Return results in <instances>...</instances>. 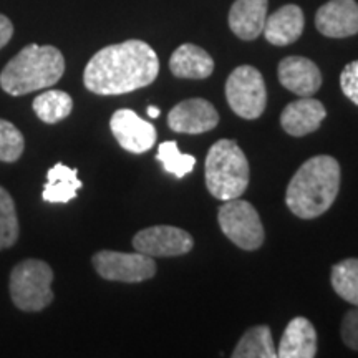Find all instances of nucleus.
<instances>
[{
  "mask_svg": "<svg viewBox=\"0 0 358 358\" xmlns=\"http://www.w3.org/2000/svg\"><path fill=\"white\" fill-rule=\"evenodd\" d=\"M19 239V219L15 204L7 189L0 186V249L12 248Z\"/></svg>",
  "mask_w": 358,
  "mask_h": 358,
  "instance_id": "b1692460",
  "label": "nucleus"
},
{
  "mask_svg": "<svg viewBox=\"0 0 358 358\" xmlns=\"http://www.w3.org/2000/svg\"><path fill=\"white\" fill-rule=\"evenodd\" d=\"M340 164L329 155L313 156L290 179L285 204L301 219H315L329 211L340 191Z\"/></svg>",
  "mask_w": 358,
  "mask_h": 358,
  "instance_id": "f03ea898",
  "label": "nucleus"
},
{
  "mask_svg": "<svg viewBox=\"0 0 358 358\" xmlns=\"http://www.w3.org/2000/svg\"><path fill=\"white\" fill-rule=\"evenodd\" d=\"M340 88L352 103L358 106V60L348 64L340 73Z\"/></svg>",
  "mask_w": 358,
  "mask_h": 358,
  "instance_id": "a878e982",
  "label": "nucleus"
},
{
  "mask_svg": "<svg viewBox=\"0 0 358 358\" xmlns=\"http://www.w3.org/2000/svg\"><path fill=\"white\" fill-rule=\"evenodd\" d=\"M279 82L299 96H312L322 87V71L306 57H285L279 64Z\"/></svg>",
  "mask_w": 358,
  "mask_h": 358,
  "instance_id": "ddd939ff",
  "label": "nucleus"
},
{
  "mask_svg": "<svg viewBox=\"0 0 358 358\" xmlns=\"http://www.w3.org/2000/svg\"><path fill=\"white\" fill-rule=\"evenodd\" d=\"M12 35H13L12 22L8 20L6 15L0 13V48H3L8 42H10Z\"/></svg>",
  "mask_w": 358,
  "mask_h": 358,
  "instance_id": "cd10ccee",
  "label": "nucleus"
},
{
  "mask_svg": "<svg viewBox=\"0 0 358 358\" xmlns=\"http://www.w3.org/2000/svg\"><path fill=\"white\" fill-rule=\"evenodd\" d=\"M169 70L178 78L203 80L213 75L214 60L198 45L182 43L169 58Z\"/></svg>",
  "mask_w": 358,
  "mask_h": 358,
  "instance_id": "a211bd4d",
  "label": "nucleus"
},
{
  "mask_svg": "<svg viewBox=\"0 0 358 358\" xmlns=\"http://www.w3.org/2000/svg\"><path fill=\"white\" fill-rule=\"evenodd\" d=\"M342 340L352 350L358 352V307L345 313L342 320Z\"/></svg>",
  "mask_w": 358,
  "mask_h": 358,
  "instance_id": "bb28decb",
  "label": "nucleus"
},
{
  "mask_svg": "<svg viewBox=\"0 0 358 358\" xmlns=\"http://www.w3.org/2000/svg\"><path fill=\"white\" fill-rule=\"evenodd\" d=\"M156 159L163 164L164 171L176 178H185L196 166V158L191 155L181 153L176 141H164L158 148Z\"/></svg>",
  "mask_w": 358,
  "mask_h": 358,
  "instance_id": "5701e85b",
  "label": "nucleus"
},
{
  "mask_svg": "<svg viewBox=\"0 0 358 358\" xmlns=\"http://www.w3.org/2000/svg\"><path fill=\"white\" fill-rule=\"evenodd\" d=\"M82 186V181L78 179V169L58 163L48 169L42 198L52 204H66L77 198Z\"/></svg>",
  "mask_w": 358,
  "mask_h": 358,
  "instance_id": "6ab92c4d",
  "label": "nucleus"
},
{
  "mask_svg": "<svg viewBox=\"0 0 358 358\" xmlns=\"http://www.w3.org/2000/svg\"><path fill=\"white\" fill-rule=\"evenodd\" d=\"M204 178L208 191L219 201L241 198L248 189L249 161L234 140H219L209 148L204 163Z\"/></svg>",
  "mask_w": 358,
  "mask_h": 358,
  "instance_id": "20e7f679",
  "label": "nucleus"
},
{
  "mask_svg": "<svg viewBox=\"0 0 358 358\" xmlns=\"http://www.w3.org/2000/svg\"><path fill=\"white\" fill-rule=\"evenodd\" d=\"M110 128L118 145L134 155H143L155 146L156 128L140 118L133 110L115 111L110 120Z\"/></svg>",
  "mask_w": 358,
  "mask_h": 358,
  "instance_id": "9d476101",
  "label": "nucleus"
},
{
  "mask_svg": "<svg viewBox=\"0 0 358 358\" xmlns=\"http://www.w3.org/2000/svg\"><path fill=\"white\" fill-rule=\"evenodd\" d=\"M159 73V58L143 40L101 48L85 66L83 83L95 95L113 96L151 85Z\"/></svg>",
  "mask_w": 358,
  "mask_h": 358,
  "instance_id": "f257e3e1",
  "label": "nucleus"
},
{
  "mask_svg": "<svg viewBox=\"0 0 358 358\" xmlns=\"http://www.w3.org/2000/svg\"><path fill=\"white\" fill-rule=\"evenodd\" d=\"M226 98L231 110L244 120H256L267 105V90L262 73L250 65L232 70L226 82Z\"/></svg>",
  "mask_w": 358,
  "mask_h": 358,
  "instance_id": "0eeeda50",
  "label": "nucleus"
},
{
  "mask_svg": "<svg viewBox=\"0 0 358 358\" xmlns=\"http://www.w3.org/2000/svg\"><path fill=\"white\" fill-rule=\"evenodd\" d=\"M315 27L329 38H347L358 34V3L355 0H330L315 13Z\"/></svg>",
  "mask_w": 358,
  "mask_h": 358,
  "instance_id": "f8f14e48",
  "label": "nucleus"
},
{
  "mask_svg": "<svg viewBox=\"0 0 358 358\" xmlns=\"http://www.w3.org/2000/svg\"><path fill=\"white\" fill-rule=\"evenodd\" d=\"M93 266L103 279L127 282V284L148 280L156 274V262L153 257L138 250L133 254L100 250L93 256Z\"/></svg>",
  "mask_w": 358,
  "mask_h": 358,
  "instance_id": "6e6552de",
  "label": "nucleus"
},
{
  "mask_svg": "<svg viewBox=\"0 0 358 358\" xmlns=\"http://www.w3.org/2000/svg\"><path fill=\"white\" fill-rule=\"evenodd\" d=\"M306 27V17H303L302 8L294 3L284 6L268 15L264 25V37L268 43L275 47H285L297 42L301 38Z\"/></svg>",
  "mask_w": 358,
  "mask_h": 358,
  "instance_id": "2eb2a0df",
  "label": "nucleus"
},
{
  "mask_svg": "<svg viewBox=\"0 0 358 358\" xmlns=\"http://www.w3.org/2000/svg\"><path fill=\"white\" fill-rule=\"evenodd\" d=\"M234 358H275L277 350L272 340L271 329L267 325L250 327L239 343H237L234 352Z\"/></svg>",
  "mask_w": 358,
  "mask_h": 358,
  "instance_id": "aec40b11",
  "label": "nucleus"
},
{
  "mask_svg": "<svg viewBox=\"0 0 358 358\" xmlns=\"http://www.w3.org/2000/svg\"><path fill=\"white\" fill-rule=\"evenodd\" d=\"M317 355V332L306 317H295L282 334L277 357L313 358Z\"/></svg>",
  "mask_w": 358,
  "mask_h": 358,
  "instance_id": "f3484780",
  "label": "nucleus"
},
{
  "mask_svg": "<svg viewBox=\"0 0 358 358\" xmlns=\"http://www.w3.org/2000/svg\"><path fill=\"white\" fill-rule=\"evenodd\" d=\"M219 115L213 103L203 98H191L178 103L168 115L173 131L182 134H201L217 127Z\"/></svg>",
  "mask_w": 358,
  "mask_h": 358,
  "instance_id": "9b49d317",
  "label": "nucleus"
},
{
  "mask_svg": "<svg viewBox=\"0 0 358 358\" xmlns=\"http://www.w3.org/2000/svg\"><path fill=\"white\" fill-rule=\"evenodd\" d=\"M73 110V100L62 90H48L34 100V111L47 124L60 123Z\"/></svg>",
  "mask_w": 358,
  "mask_h": 358,
  "instance_id": "412c9836",
  "label": "nucleus"
},
{
  "mask_svg": "<svg viewBox=\"0 0 358 358\" xmlns=\"http://www.w3.org/2000/svg\"><path fill=\"white\" fill-rule=\"evenodd\" d=\"M53 271L47 262L27 259L10 274V297L24 312H40L53 302Z\"/></svg>",
  "mask_w": 358,
  "mask_h": 358,
  "instance_id": "39448f33",
  "label": "nucleus"
},
{
  "mask_svg": "<svg viewBox=\"0 0 358 358\" xmlns=\"http://www.w3.org/2000/svg\"><path fill=\"white\" fill-rule=\"evenodd\" d=\"M330 280L338 297L358 307V259H343L335 264Z\"/></svg>",
  "mask_w": 358,
  "mask_h": 358,
  "instance_id": "4be33fe9",
  "label": "nucleus"
},
{
  "mask_svg": "<svg viewBox=\"0 0 358 358\" xmlns=\"http://www.w3.org/2000/svg\"><path fill=\"white\" fill-rule=\"evenodd\" d=\"M194 245L189 232L174 226H153L133 237V248L150 257L185 256Z\"/></svg>",
  "mask_w": 358,
  "mask_h": 358,
  "instance_id": "1a4fd4ad",
  "label": "nucleus"
},
{
  "mask_svg": "<svg viewBox=\"0 0 358 358\" xmlns=\"http://www.w3.org/2000/svg\"><path fill=\"white\" fill-rule=\"evenodd\" d=\"M217 222L224 236L232 241L237 248L256 250L264 244V226L259 213L252 204L244 199L224 201L219 208Z\"/></svg>",
  "mask_w": 358,
  "mask_h": 358,
  "instance_id": "423d86ee",
  "label": "nucleus"
},
{
  "mask_svg": "<svg viewBox=\"0 0 358 358\" xmlns=\"http://www.w3.org/2000/svg\"><path fill=\"white\" fill-rule=\"evenodd\" d=\"M148 115H150L151 118H158L159 108H156V106H148Z\"/></svg>",
  "mask_w": 358,
  "mask_h": 358,
  "instance_id": "c85d7f7f",
  "label": "nucleus"
},
{
  "mask_svg": "<svg viewBox=\"0 0 358 358\" xmlns=\"http://www.w3.org/2000/svg\"><path fill=\"white\" fill-rule=\"evenodd\" d=\"M267 7V0H236L227 17L232 34L245 42L256 40L264 32Z\"/></svg>",
  "mask_w": 358,
  "mask_h": 358,
  "instance_id": "dca6fc26",
  "label": "nucleus"
},
{
  "mask_svg": "<svg viewBox=\"0 0 358 358\" xmlns=\"http://www.w3.org/2000/svg\"><path fill=\"white\" fill-rule=\"evenodd\" d=\"M24 134L10 122L0 120V161L2 163H15L24 153Z\"/></svg>",
  "mask_w": 358,
  "mask_h": 358,
  "instance_id": "393cba45",
  "label": "nucleus"
},
{
  "mask_svg": "<svg viewBox=\"0 0 358 358\" xmlns=\"http://www.w3.org/2000/svg\"><path fill=\"white\" fill-rule=\"evenodd\" d=\"M65 58L52 45H27L0 73V87L12 96L53 87L64 77Z\"/></svg>",
  "mask_w": 358,
  "mask_h": 358,
  "instance_id": "7ed1b4c3",
  "label": "nucleus"
},
{
  "mask_svg": "<svg viewBox=\"0 0 358 358\" xmlns=\"http://www.w3.org/2000/svg\"><path fill=\"white\" fill-rule=\"evenodd\" d=\"M325 116L327 110L322 101L302 96V100L292 101L285 106L280 115V124L290 136L301 138L317 131Z\"/></svg>",
  "mask_w": 358,
  "mask_h": 358,
  "instance_id": "4468645a",
  "label": "nucleus"
}]
</instances>
